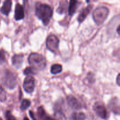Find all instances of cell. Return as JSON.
Here are the masks:
<instances>
[{"label":"cell","mask_w":120,"mask_h":120,"mask_svg":"<svg viewBox=\"0 0 120 120\" xmlns=\"http://www.w3.org/2000/svg\"><path fill=\"white\" fill-rule=\"evenodd\" d=\"M36 16L42 21L45 25H47L50 21L53 14V10L48 4L38 3L35 6Z\"/></svg>","instance_id":"obj_1"},{"label":"cell","mask_w":120,"mask_h":120,"mask_svg":"<svg viewBox=\"0 0 120 120\" xmlns=\"http://www.w3.org/2000/svg\"><path fill=\"white\" fill-rule=\"evenodd\" d=\"M28 62L31 67L36 70H43L47 65L45 58L42 55L37 53H32L28 57Z\"/></svg>","instance_id":"obj_2"},{"label":"cell","mask_w":120,"mask_h":120,"mask_svg":"<svg viewBox=\"0 0 120 120\" xmlns=\"http://www.w3.org/2000/svg\"><path fill=\"white\" fill-rule=\"evenodd\" d=\"M109 14V9L105 7L101 6L94 10L92 17L94 21L97 25H101L105 21Z\"/></svg>","instance_id":"obj_3"},{"label":"cell","mask_w":120,"mask_h":120,"mask_svg":"<svg viewBox=\"0 0 120 120\" xmlns=\"http://www.w3.org/2000/svg\"><path fill=\"white\" fill-rule=\"evenodd\" d=\"M3 83L8 89H14L17 83L16 77L12 72L9 70H6L3 77Z\"/></svg>","instance_id":"obj_4"},{"label":"cell","mask_w":120,"mask_h":120,"mask_svg":"<svg viewBox=\"0 0 120 120\" xmlns=\"http://www.w3.org/2000/svg\"><path fill=\"white\" fill-rule=\"evenodd\" d=\"M59 43H60V41L57 36L54 35H49L47 38V41H46V45H47V48L50 51L52 52H55L57 51L58 49Z\"/></svg>","instance_id":"obj_5"},{"label":"cell","mask_w":120,"mask_h":120,"mask_svg":"<svg viewBox=\"0 0 120 120\" xmlns=\"http://www.w3.org/2000/svg\"><path fill=\"white\" fill-rule=\"evenodd\" d=\"M93 109L96 114L102 119L107 120L109 117V114L106 107L102 103L100 102H96L95 103L93 107Z\"/></svg>","instance_id":"obj_6"},{"label":"cell","mask_w":120,"mask_h":120,"mask_svg":"<svg viewBox=\"0 0 120 120\" xmlns=\"http://www.w3.org/2000/svg\"><path fill=\"white\" fill-rule=\"evenodd\" d=\"M23 88L28 93H31L34 91L35 88V79L32 76H27L24 80Z\"/></svg>","instance_id":"obj_7"},{"label":"cell","mask_w":120,"mask_h":120,"mask_svg":"<svg viewBox=\"0 0 120 120\" xmlns=\"http://www.w3.org/2000/svg\"><path fill=\"white\" fill-rule=\"evenodd\" d=\"M67 103L68 105L74 110H80L82 108L81 103L73 96H68L67 97Z\"/></svg>","instance_id":"obj_8"},{"label":"cell","mask_w":120,"mask_h":120,"mask_svg":"<svg viewBox=\"0 0 120 120\" xmlns=\"http://www.w3.org/2000/svg\"><path fill=\"white\" fill-rule=\"evenodd\" d=\"M24 17V10L23 7L20 4H16L15 9V19L16 21H19Z\"/></svg>","instance_id":"obj_9"},{"label":"cell","mask_w":120,"mask_h":120,"mask_svg":"<svg viewBox=\"0 0 120 120\" xmlns=\"http://www.w3.org/2000/svg\"><path fill=\"white\" fill-rule=\"evenodd\" d=\"M109 107L114 113L119 114L120 112V104L116 98H113L109 104Z\"/></svg>","instance_id":"obj_10"},{"label":"cell","mask_w":120,"mask_h":120,"mask_svg":"<svg viewBox=\"0 0 120 120\" xmlns=\"http://www.w3.org/2000/svg\"><path fill=\"white\" fill-rule=\"evenodd\" d=\"M23 55H15L12 58V64L16 68L19 69L21 68L22 63H23Z\"/></svg>","instance_id":"obj_11"},{"label":"cell","mask_w":120,"mask_h":120,"mask_svg":"<svg viewBox=\"0 0 120 120\" xmlns=\"http://www.w3.org/2000/svg\"><path fill=\"white\" fill-rule=\"evenodd\" d=\"M92 8V5H89L87 6L86 8H85L84 9H82V11L80 13V15L78 17V21L80 23L82 22L85 19V18L87 17V16L88 15V14L90 12Z\"/></svg>","instance_id":"obj_12"},{"label":"cell","mask_w":120,"mask_h":120,"mask_svg":"<svg viewBox=\"0 0 120 120\" xmlns=\"http://www.w3.org/2000/svg\"><path fill=\"white\" fill-rule=\"evenodd\" d=\"M38 116L39 118L42 120H56L55 118H52L49 116L42 107H40L38 109Z\"/></svg>","instance_id":"obj_13"},{"label":"cell","mask_w":120,"mask_h":120,"mask_svg":"<svg viewBox=\"0 0 120 120\" xmlns=\"http://www.w3.org/2000/svg\"><path fill=\"white\" fill-rule=\"evenodd\" d=\"M12 7V1L10 0L5 1L3 4V5L1 8V12L4 15H8L10 12Z\"/></svg>","instance_id":"obj_14"},{"label":"cell","mask_w":120,"mask_h":120,"mask_svg":"<svg viewBox=\"0 0 120 120\" xmlns=\"http://www.w3.org/2000/svg\"><path fill=\"white\" fill-rule=\"evenodd\" d=\"M78 2L77 1H71L69 2L68 8V14L69 15H72L76 12Z\"/></svg>","instance_id":"obj_15"},{"label":"cell","mask_w":120,"mask_h":120,"mask_svg":"<svg viewBox=\"0 0 120 120\" xmlns=\"http://www.w3.org/2000/svg\"><path fill=\"white\" fill-rule=\"evenodd\" d=\"M62 67L60 64H54L51 68V72L53 75H56L62 71Z\"/></svg>","instance_id":"obj_16"},{"label":"cell","mask_w":120,"mask_h":120,"mask_svg":"<svg viewBox=\"0 0 120 120\" xmlns=\"http://www.w3.org/2000/svg\"><path fill=\"white\" fill-rule=\"evenodd\" d=\"M85 115L83 112H74L71 116V119L72 120H85Z\"/></svg>","instance_id":"obj_17"},{"label":"cell","mask_w":120,"mask_h":120,"mask_svg":"<svg viewBox=\"0 0 120 120\" xmlns=\"http://www.w3.org/2000/svg\"><path fill=\"white\" fill-rule=\"evenodd\" d=\"M54 116L56 120H66L65 116L61 110H56L54 113Z\"/></svg>","instance_id":"obj_18"},{"label":"cell","mask_w":120,"mask_h":120,"mask_svg":"<svg viewBox=\"0 0 120 120\" xmlns=\"http://www.w3.org/2000/svg\"><path fill=\"white\" fill-rule=\"evenodd\" d=\"M31 101L29 100L25 99L22 101L21 104V109L22 110H25L30 106Z\"/></svg>","instance_id":"obj_19"},{"label":"cell","mask_w":120,"mask_h":120,"mask_svg":"<svg viewBox=\"0 0 120 120\" xmlns=\"http://www.w3.org/2000/svg\"><path fill=\"white\" fill-rule=\"evenodd\" d=\"M7 99V94L4 89L0 86V101L2 102L5 101Z\"/></svg>","instance_id":"obj_20"},{"label":"cell","mask_w":120,"mask_h":120,"mask_svg":"<svg viewBox=\"0 0 120 120\" xmlns=\"http://www.w3.org/2000/svg\"><path fill=\"white\" fill-rule=\"evenodd\" d=\"M24 73L27 76H31V75H33L35 74V70L31 67H28L24 71Z\"/></svg>","instance_id":"obj_21"},{"label":"cell","mask_w":120,"mask_h":120,"mask_svg":"<svg viewBox=\"0 0 120 120\" xmlns=\"http://www.w3.org/2000/svg\"><path fill=\"white\" fill-rule=\"evenodd\" d=\"M5 52L3 50H0V64H2L5 62Z\"/></svg>","instance_id":"obj_22"},{"label":"cell","mask_w":120,"mask_h":120,"mask_svg":"<svg viewBox=\"0 0 120 120\" xmlns=\"http://www.w3.org/2000/svg\"><path fill=\"white\" fill-rule=\"evenodd\" d=\"M5 116L7 120H16V118L14 117V116L12 114L10 111H7Z\"/></svg>","instance_id":"obj_23"},{"label":"cell","mask_w":120,"mask_h":120,"mask_svg":"<svg viewBox=\"0 0 120 120\" xmlns=\"http://www.w3.org/2000/svg\"><path fill=\"white\" fill-rule=\"evenodd\" d=\"M114 56H115L119 61H120V48L114 52Z\"/></svg>","instance_id":"obj_24"},{"label":"cell","mask_w":120,"mask_h":120,"mask_svg":"<svg viewBox=\"0 0 120 120\" xmlns=\"http://www.w3.org/2000/svg\"><path fill=\"white\" fill-rule=\"evenodd\" d=\"M29 115H30L31 117L32 118V119L33 120H37L36 119V118H35V116H34V113H33V112H32L31 111H29Z\"/></svg>","instance_id":"obj_25"},{"label":"cell","mask_w":120,"mask_h":120,"mask_svg":"<svg viewBox=\"0 0 120 120\" xmlns=\"http://www.w3.org/2000/svg\"><path fill=\"white\" fill-rule=\"evenodd\" d=\"M116 83L118 84V85L120 86V73L118 75L117 77H116Z\"/></svg>","instance_id":"obj_26"},{"label":"cell","mask_w":120,"mask_h":120,"mask_svg":"<svg viewBox=\"0 0 120 120\" xmlns=\"http://www.w3.org/2000/svg\"><path fill=\"white\" fill-rule=\"evenodd\" d=\"M116 31H117L118 34L120 35V25L118 26L117 29H116Z\"/></svg>","instance_id":"obj_27"},{"label":"cell","mask_w":120,"mask_h":120,"mask_svg":"<svg viewBox=\"0 0 120 120\" xmlns=\"http://www.w3.org/2000/svg\"><path fill=\"white\" fill-rule=\"evenodd\" d=\"M29 120V119H28V118H27V117H25L24 118V120Z\"/></svg>","instance_id":"obj_28"},{"label":"cell","mask_w":120,"mask_h":120,"mask_svg":"<svg viewBox=\"0 0 120 120\" xmlns=\"http://www.w3.org/2000/svg\"><path fill=\"white\" fill-rule=\"evenodd\" d=\"M0 120H2V118H0Z\"/></svg>","instance_id":"obj_29"}]
</instances>
